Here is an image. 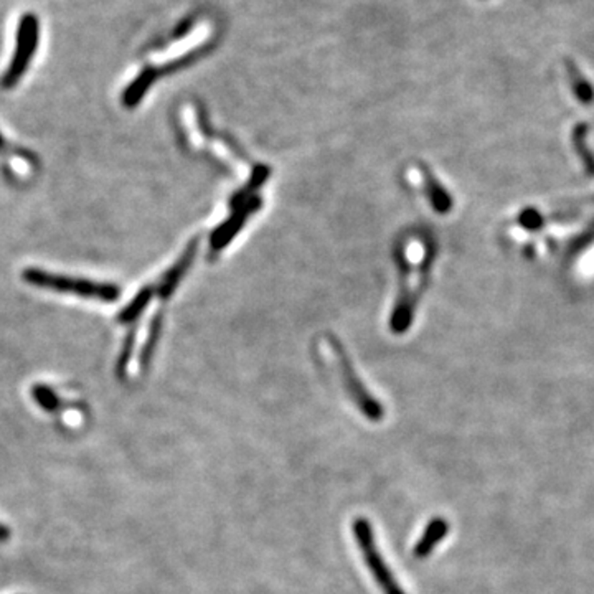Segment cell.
<instances>
[{"mask_svg":"<svg viewBox=\"0 0 594 594\" xmlns=\"http://www.w3.org/2000/svg\"><path fill=\"white\" fill-rule=\"evenodd\" d=\"M352 530L355 535V540L359 543L362 555L365 558L370 573L375 578L376 585L380 586V589L384 594H405L402 586L398 585L396 578L394 573L388 568V565L384 563V557L380 555V551L376 548L375 535H374V528L372 524L368 522L367 518H357Z\"/></svg>","mask_w":594,"mask_h":594,"instance_id":"obj_4","label":"cell"},{"mask_svg":"<svg viewBox=\"0 0 594 594\" xmlns=\"http://www.w3.org/2000/svg\"><path fill=\"white\" fill-rule=\"evenodd\" d=\"M7 535H9V533H7V532H5V530H4V527H0V538H5V537H7Z\"/></svg>","mask_w":594,"mask_h":594,"instance_id":"obj_10","label":"cell"},{"mask_svg":"<svg viewBox=\"0 0 594 594\" xmlns=\"http://www.w3.org/2000/svg\"><path fill=\"white\" fill-rule=\"evenodd\" d=\"M413 172L418 175V180L425 185V192H426L429 203L436 210H439V213H445L447 209H451V195L446 193L445 189L428 174L426 169H421L420 167L418 170H413Z\"/></svg>","mask_w":594,"mask_h":594,"instance_id":"obj_6","label":"cell"},{"mask_svg":"<svg viewBox=\"0 0 594 594\" xmlns=\"http://www.w3.org/2000/svg\"><path fill=\"white\" fill-rule=\"evenodd\" d=\"M4 150H5V140L0 136V152H4Z\"/></svg>","mask_w":594,"mask_h":594,"instance_id":"obj_9","label":"cell"},{"mask_svg":"<svg viewBox=\"0 0 594 594\" xmlns=\"http://www.w3.org/2000/svg\"><path fill=\"white\" fill-rule=\"evenodd\" d=\"M24 281L36 288L50 289L62 294L97 299L103 302H113L119 297V289L109 282H95V281L75 280L70 276L53 274V272L28 268L24 271Z\"/></svg>","mask_w":594,"mask_h":594,"instance_id":"obj_1","label":"cell"},{"mask_svg":"<svg viewBox=\"0 0 594 594\" xmlns=\"http://www.w3.org/2000/svg\"><path fill=\"white\" fill-rule=\"evenodd\" d=\"M154 291H156V288L142 289L139 294L134 297L128 306L124 307L123 312L118 317V321L121 323H129L136 321L142 314V311L150 304V301L154 297Z\"/></svg>","mask_w":594,"mask_h":594,"instance_id":"obj_7","label":"cell"},{"mask_svg":"<svg viewBox=\"0 0 594 594\" xmlns=\"http://www.w3.org/2000/svg\"><path fill=\"white\" fill-rule=\"evenodd\" d=\"M38 36H40V22L36 14H32V12L24 14L18 22L15 52L10 60L9 68L0 79V87L4 89H12V87H17L18 81L26 75V71L28 70L30 63L36 56Z\"/></svg>","mask_w":594,"mask_h":594,"instance_id":"obj_3","label":"cell"},{"mask_svg":"<svg viewBox=\"0 0 594 594\" xmlns=\"http://www.w3.org/2000/svg\"><path fill=\"white\" fill-rule=\"evenodd\" d=\"M567 68L569 71V79H571V87H573V91L577 95L579 101L583 103H591L594 99V89L588 81H586L585 77L578 71L577 67L573 63H567Z\"/></svg>","mask_w":594,"mask_h":594,"instance_id":"obj_8","label":"cell"},{"mask_svg":"<svg viewBox=\"0 0 594 594\" xmlns=\"http://www.w3.org/2000/svg\"><path fill=\"white\" fill-rule=\"evenodd\" d=\"M319 343L323 349L333 357L337 367V374L341 376L342 384L345 386L352 402L359 406V410L367 416L368 420L380 421L384 416V406L376 402L372 394L362 384L359 375L353 372V367L350 364L349 357L345 350L342 349L341 343L335 341L333 337H323Z\"/></svg>","mask_w":594,"mask_h":594,"instance_id":"obj_2","label":"cell"},{"mask_svg":"<svg viewBox=\"0 0 594 594\" xmlns=\"http://www.w3.org/2000/svg\"><path fill=\"white\" fill-rule=\"evenodd\" d=\"M449 532V525L443 518H435L429 522L425 533L421 535L420 540L415 547L416 558H426L431 551L436 548L439 542L445 538Z\"/></svg>","mask_w":594,"mask_h":594,"instance_id":"obj_5","label":"cell"}]
</instances>
